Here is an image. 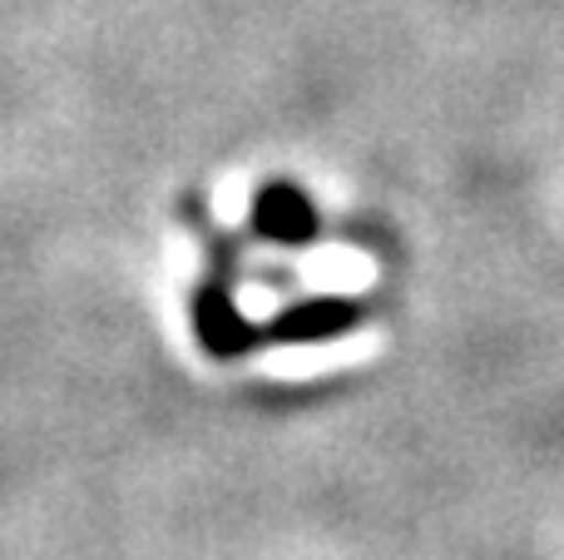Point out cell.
I'll return each instance as SVG.
<instances>
[{"instance_id": "3", "label": "cell", "mask_w": 564, "mask_h": 560, "mask_svg": "<svg viewBox=\"0 0 564 560\" xmlns=\"http://www.w3.org/2000/svg\"><path fill=\"white\" fill-rule=\"evenodd\" d=\"M367 317V303L347 293H317V298H302V303H288L273 323H263L268 343L282 347H317L332 343V337H347L361 327Z\"/></svg>"}, {"instance_id": "1", "label": "cell", "mask_w": 564, "mask_h": 560, "mask_svg": "<svg viewBox=\"0 0 564 560\" xmlns=\"http://www.w3.org/2000/svg\"><path fill=\"white\" fill-rule=\"evenodd\" d=\"M188 317H194L198 347H204L208 357H218V363H238V357H248V353H258V347H268L263 323L243 317V308H238V298H234V273H228L224 263H218L214 273H208L204 283L194 288Z\"/></svg>"}, {"instance_id": "2", "label": "cell", "mask_w": 564, "mask_h": 560, "mask_svg": "<svg viewBox=\"0 0 564 560\" xmlns=\"http://www.w3.org/2000/svg\"><path fill=\"white\" fill-rule=\"evenodd\" d=\"M248 228L273 248H307L322 234V214L312 194L292 179H263L248 204Z\"/></svg>"}]
</instances>
